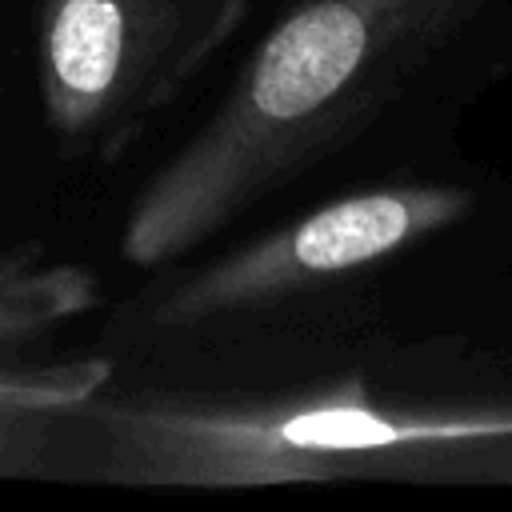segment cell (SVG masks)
<instances>
[{
    "label": "cell",
    "mask_w": 512,
    "mask_h": 512,
    "mask_svg": "<svg viewBox=\"0 0 512 512\" xmlns=\"http://www.w3.org/2000/svg\"><path fill=\"white\" fill-rule=\"evenodd\" d=\"M484 0H304L148 180L124 256L168 264L372 116Z\"/></svg>",
    "instance_id": "obj_1"
},
{
    "label": "cell",
    "mask_w": 512,
    "mask_h": 512,
    "mask_svg": "<svg viewBox=\"0 0 512 512\" xmlns=\"http://www.w3.org/2000/svg\"><path fill=\"white\" fill-rule=\"evenodd\" d=\"M512 440V416L376 408L356 380L244 408L152 404L116 416L112 472L152 484H284L340 472L336 460Z\"/></svg>",
    "instance_id": "obj_2"
},
{
    "label": "cell",
    "mask_w": 512,
    "mask_h": 512,
    "mask_svg": "<svg viewBox=\"0 0 512 512\" xmlns=\"http://www.w3.org/2000/svg\"><path fill=\"white\" fill-rule=\"evenodd\" d=\"M472 212V188L460 184H384L340 196L288 228L208 264L176 284L152 312L160 328L200 324L236 308L308 292L332 276L368 268L408 244L452 228Z\"/></svg>",
    "instance_id": "obj_3"
},
{
    "label": "cell",
    "mask_w": 512,
    "mask_h": 512,
    "mask_svg": "<svg viewBox=\"0 0 512 512\" xmlns=\"http://www.w3.org/2000/svg\"><path fill=\"white\" fill-rule=\"evenodd\" d=\"M192 0H44L40 92L60 140L128 136L192 64Z\"/></svg>",
    "instance_id": "obj_4"
},
{
    "label": "cell",
    "mask_w": 512,
    "mask_h": 512,
    "mask_svg": "<svg viewBox=\"0 0 512 512\" xmlns=\"http://www.w3.org/2000/svg\"><path fill=\"white\" fill-rule=\"evenodd\" d=\"M108 380V364L80 360L56 368H0V440L12 428L44 412H64L84 404Z\"/></svg>",
    "instance_id": "obj_5"
},
{
    "label": "cell",
    "mask_w": 512,
    "mask_h": 512,
    "mask_svg": "<svg viewBox=\"0 0 512 512\" xmlns=\"http://www.w3.org/2000/svg\"><path fill=\"white\" fill-rule=\"evenodd\" d=\"M500 476H508V480H512V452H508V460H504V468H500Z\"/></svg>",
    "instance_id": "obj_6"
}]
</instances>
